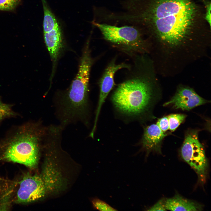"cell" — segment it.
Returning a JSON list of instances; mask_svg holds the SVG:
<instances>
[{
  "instance_id": "obj_1",
  "label": "cell",
  "mask_w": 211,
  "mask_h": 211,
  "mask_svg": "<svg viewBox=\"0 0 211 211\" xmlns=\"http://www.w3.org/2000/svg\"><path fill=\"white\" fill-rule=\"evenodd\" d=\"M127 6L130 12L125 19L146 30L157 63L181 66L206 52L209 33L204 26V14L195 0H131Z\"/></svg>"
},
{
  "instance_id": "obj_2",
  "label": "cell",
  "mask_w": 211,
  "mask_h": 211,
  "mask_svg": "<svg viewBox=\"0 0 211 211\" xmlns=\"http://www.w3.org/2000/svg\"><path fill=\"white\" fill-rule=\"evenodd\" d=\"M134 59L129 75L118 85L111 101L121 114L141 118L149 113L160 94V87L152 60L144 55Z\"/></svg>"
},
{
  "instance_id": "obj_3",
  "label": "cell",
  "mask_w": 211,
  "mask_h": 211,
  "mask_svg": "<svg viewBox=\"0 0 211 211\" xmlns=\"http://www.w3.org/2000/svg\"><path fill=\"white\" fill-rule=\"evenodd\" d=\"M47 129L40 120L14 127L0 140V159L35 168Z\"/></svg>"
},
{
  "instance_id": "obj_4",
  "label": "cell",
  "mask_w": 211,
  "mask_h": 211,
  "mask_svg": "<svg viewBox=\"0 0 211 211\" xmlns=\"http://www.w3.org/2000/svg\"><path fill=\"white\" fill-rule=\"evenodd\" d=\"M93 62L88 41L75 78L67 94L58 101V117L64 125L77 121L85 124L88 122L89 85Z\"/></svg>"
},
{
  "instance_id": "obj_5",
  "label": "cell",
  "mask_w": 211,
  "mask_h": 211,
  "mask_svg": "<svg viewBox=\"0 0 211 211\" xmlns=\"http://www.w3.org/2000/svg\"><path fill=\"white\" fill-rule=\"evenodd\" d=\"M101 31L104 38L113 47L132 56L150 52L151 46L140 30L133 27H117L92 23Z\"/></svg>"
},
{
  "instance_id": "obj_6",
  "label": "cell",
  "mask_w": 211,
  "mask_h": 211,
  "mask_svg": "<svg viewBox=\"0 0 211 211\" xmlns=\"http://www.w3.org/2000/svg\"><path fill=\"white\" fill-rule=\"evenodd\" d=\"M60 179L52 164L45 165L40 174L26 175L19 183L15 202L26 203L40 199L47 192L59 188Z\"/></svg>"
},
{
  "instance_id": "obj_7",
  "label": "cell",
  "mask_w": 211,
  "mask_h": 211,
  "mask_svg": "<svg viewBox=\"0 0 211 211\" xmlns=\"http://www.w3.org/2000/svg\"><path fill=\"white\" fill-rule=\"evenodd\" d=\"M181 154L183 159L196 173L200 181L204 183L207 175L208 164L204 147L199 140L197 131H190L186 134Z\"/></svg>"
},
{
  "instance_id": "obj_8",
  "label": "cell",
  "mask_w": 211,
  "mask_h": 211,
  "mask_svg": "<svg viewBox=\"0 0 211 211\" xmlns=\"http://www.w3.org/2000/svg\"><path fill=\"white\" fill-rule=\"evenodd\" d=\"M131 65L125 63L117 64L116 59H113L106 67L100 80V93L93 125H97L102 106L110 92L115 85L114 75L119 70L122 69H130Z\"/></svg>"
},
{
  "instance_id": "obj_9",
  "label": "cell",
  "mask_w": 211,
  "mask_h": 211,
  "mask_svg": "<svg viewBox=\"0 0 211 211\" xmlns=\"http://www.w3.org/2000/svg\"><path fill=\"white\" fill-rule=\"evenodd\" d=\"M207 102L192 88L182 85L178 87L175 94L171 99L164 104L163 106L171 105L176 109L188 110Z\"/></svg>"
},
{
  "instance_id": "obj_10",
  "label": "cell",
  "mask_w": 211,
  "mask_h": 211,
  "mask_svg": "<svg viewBox=\"0 0 211 211\" xmlns=\"http://www.w3.org/2000/svg\"><path fill=\"white\" fill-rule=\"evenodd\" d=\"M166 135L156 124L151 125L144 129L141 144L147 156L152 151L161 153L162 142Z\"/></svg>"
},
{
  "instance_id": "obj_11",
  "label": "cell",
  "mask_w": 211,
  "mask_h": 211,
  "mask_svg": "<svg viewBox=\"0 0 211 211\" xmlns=\"http://www.w3.org/2000/svg\"><path fill=\"white\" fill-rule=\"evenodd\" d=\"M45 42L54 64L57 60L62 45L61 29L59 26L52 30L44 33Z\"/></svg>"
},
{
  "instance_id": "obj_12",
  "label": "cell",
  "mask_w": 211,
  "mask_h": 211,
  "mask_svg": "<svg viewBox=\"0 0 211 211\" xmlns=\"http://www.w3.org/2000/svg\"><path fill=\"white\" fill-rule=\"evenodd\" d=\"M167 210L171 211H200L203 206L198 203L183 198L178 194L165 199Z\"/></svg>"
},
{
  "instance_id": "obj_13",
  "label": "cell",
  "mask_w": 211,
  "mask_h": 211,
  "mask_svg": "<svg viewBox=\"0 0 211 211\" xmlns=\"http://www.w3.org/2000/svg\"><path fill=\"white\" fill-rule=\"evenodd\" d=\"M43 8L44 33L48 32L59 25L56 18L48 6L46 0H41Z\"/></svg>"
},
{
  "instance_id": "obj_14",
  "label": "cell",
  "mask_w": 211,
  "mask_h": 211,
  "mask_svg": "<svg viewBox=\"0 0 211 211\" xmlns=\"http://www.w3.org/2000/svg\"><path fill=\"white\" fill-rule=\"evenodd\" d=\"M13 105L4 103L0 96V125L2 121L6 118L16 117L20 115L12 109Z\"/></svg>"
},
{
  "instance_id": "obj_15",
  "label": "cell",
  "mask_w": 211,
  "mask_h": 211,
  "mask_svg": "<svg viewBox=\"0 0 211 211\" xmlns=\"http://www.w3.org/2000/svg\"><path fill=\"white\" fill-rule=\"evenodd\" d=\"M183 114H173L167 116L169 125V129L171 131H174L186 118Z\"/></svg>"
},
{
  "instance_id": "obj_16",
  "label": "cell",
  "mask_w": 211,
  "mask_h": 211,
  "mask_svg": "<svg viewBox=\"0 0 211 211\" xmlns=\"http://www.w3.org/2000/svg\"><path fill=\"white\" fill-rule=\"evenodd\" d=\"M21 3V0H0V11H12Z\"/></svg>"
},
{
  "instance_id": "obj_17",
  "label": "cell",
  "mask_w": 211,
  "mask_h": 211,
  "mask_svg": "<svg viewBox=\"0 0 211 211\" xmlns=\"http://www.w3.org/2000/svg\"><path fill=\"white\" fill-rule=\"evenodd\" d=\"M94 207L100 211H113L117 210L104 201L98 198L93 199L92 201Z\"/></svg>"
},
{
  "instance_id": "obj_18",
  "label": "cell",
  "mask_w": 211,
  "mask_h": 211,
  "mask_svg": "<svg viewBox=\"0 0 211 211\" xmlns=\"http://www.w3.org/2000/svg\"><path fill=\"white\" fill-rule=\"evenodd\" d=\"M165 199L164 198L159 200L149 208L147 210L150 211L167 210L165 207Z\"/></svg>"
},
{
  "instance_id": "obj_19",
  "label": "cell",
  "mask_w": 211,
  "mask_h": 211,
  "mask_svg": "<svg viewBox=\"0 0 211 211\" xmlns=\"http://www.w3.org/2000/svg\"><path fill=\"white\" fill-rule=\"evenodd\" d=\"M163 132H165L169 129V125L167 117H165L159 119L156 124Z\"/></svg>"
},
{
  "instance_id": "obj_20",
  "label": "cell",
  "mask_w": 211,
  "mask_h": 211,
  "mask_svg": "<svg viewBox=\"0 0 211 211\" xmlns=\"http://www.w3.org/2000/svg\"><path fill=\"white\" fill-rule=\"evenodd\" d=\"M211 3L208 2L205 4V12L204 14V18L207 23L211 27Z\"/></svg>"
}]
</instances>
